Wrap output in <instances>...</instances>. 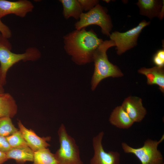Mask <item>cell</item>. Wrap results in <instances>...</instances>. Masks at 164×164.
I'll return each instance as SVG.
<instances>
[{
  "label": "cell",
  "instance_id": "3",
  "mask_svg": "<svg viewBox=\"0 0 164 164\" xmlns=\"http://www.w3.org/2000/svg\"><path fill=\"white\" fill-rule=\"evenodd\" d=\"M115 46L111 40L103 41L95 52L93 57L94 69L91 80V89L94 90L100 81L110 77H118L123 74L116 66L108 60L107 51L110 47Z\"/></svg>",
  "mask_w": 164,
  "mask_h": 164
},
{
  "label": "cell",
  "instance_id": "6",
  "mask_svg": "<svg viewBox=\"0 0 164 164\" xmlns=\"http://www.w3.org/2000/svg\"><path fill=\"white\" fill-rule=\"evenodd\" d=\"M92 25L100 26L102 33L109 36L112 28L110 16L104 9L99 4L92 9L81 14L79 20L75 24L76 30H79Z\"/></svg>",
  "mask_w": 164,
  "mask_h": 164
},
{
  "label": "cell",
  "instance_id": "23",
  "mask_svg": "<svg viewBox=\"0 0 164 164\" xmlns=\"http://www.w3.org/2000/svg\"><path fill=\"white\" fill-rule=\"evenodd\" d=\"M0 32L3 36L8 39L10 38L12 35V33L9 28L1 21V19H0Z\"/></svg>",
  "mask_w": 164,
  "mask_h": 164
},
{
  "label": "cell",
  "instance_id": "8",
  "mask_svg": "<svg viewBox=\"0 0 164 164\" xmlns=\"http://www.w3.org/2000/svg\"><path fill=\"white\" fill-rule=\"evenodd\" d=\"M104 133L100 132L93 139L94 155L91 159L90 164H120V154L117 152H106L102 143Z\"/></svg>",
  "mask_w": 164,
  "mask_h": 164
},
{
  "label": "cell",
  "instance_id": "2",
  "mask_svg": "<svg viewBox=\"0 0 164 164\" xmlns=\"http://www.w3.org/2000/svg\"><path fill=\"white\" fill-rule=\"evenodd\" d=\"M12 45L8 39L0 34V77L2 85L6 83L8 71L15 63L20 61H35L39 59L41 53L37 48L31 47L25 52L17 54L11 51Z\"/></svg>",
  "mask_w": 164,
  "mask_h": 164
},
{
  "label": "cell",
  "instance_id": "10",
  "mask_svg": "<svg viewBox=\"0 0 164 164\" xmlns=\"http://www.w3.org/2000/svg\"><path fill=\"white\" fill-rule=\"evenodd\" d=\"M19 130L26 142L28 146L34 152L50 146L47 141L51 139L50 136L41 137L37 135L33 131L26 128L20 120L18 122Z\"/></svg>",
  "mask_w": 164,
  "mask_h": 164
},
{
  "label": "cell",
  "instance_id": "12",
  "mask_svg": "<svg viewBox=\"0 0 164 164\" xmlns=\"http://www.w3.org/2000/svg\"><path fill=\"white\" fill-rule=\"evenodd\" d=\"M140 14L150 19L157 17L160 19L164 16V2L158 0H139L136 3Z\"/></svg>",
  "mask_w": 164,
  "mask_h": 164
},
{
  "label": "cell",
  "instance_id": "15",
  "mask_svg": "<svg viewBox=\"0 0 164 164\" xmlns=\"http://www.w3.org/2000/svg\"><path fill=\"white\" fill-rule=\"evenodd\" d=\"M34 152L28 146H22L11 148L5 153L7 159H12L19 164L26 162H32Z\"/></svg>",
  "mask_w": 164,
  "mask_h": 164
},
{
  "label": "cell",
  "instance_id": "9",
  "mask_svg": "<svg viewBox=\"0 0 164 164\" xmlns=\"http://www.w3.org/2000/svg\"><path fill=\"white\" fill-rule=\"evenodd\" d=\"M34 6L30 1L20 0L10 1L0 0V19L10 14H14L21 18L32 12Z\"/></svg>",
  "mask_w": 164,
  "mask_h": 164
},
{
  "label": "cell",
  "instance_id": "7",
  "mask_svg": "<svg viewBox=\"0 0 164 164\" xmlns=\"http://www.w3.org/2000/svg\"><path fill=\"white\" fill-rule=\"evenodd\" d=\"M150 24V22L143 20L137 26L125 32L115 31L110 34V39L114 42L116 47L117 54L121 55L135 46L142 29Z\"/></svg>",
  "mask_w": 164,
  "mask_h": 164
},
{
  "label": "cell",
  "instance_id": "21",
  "mask_svg": "<svg viewBox=\"0 0 164 164\" xmlns=\"http://www.w3.org/2000/svg\"><path fill=\"white\" fill-rule=\"evenodd\" d=\"M83 11H89L98 4L99 1L97 0H78Z\"/></svg>",
  "mask_w": 164,
  "mask_h": 164
},
{
  "label": "cell",
  "instance_id": "17",
  "mask_svg": "<svg viewBox=\"0 0 164 164\" xmlns=\"http://www.w3.org/2000/svg\"><path fill=\"white\" fill-rule=\"evenodd\" d=\"M63 10V15L65 19L72 17L76 19H79L83 11L78 0H60Z\"/></svg>",
  "mask_w": 164,
  "mask_h": 164
},
{
  "label": "cell",
  "instance_id": "1",
  "mask_svg": "<svg viewBox=\"0 0 164 164\" xmlns=\"http://www.w3.org/2000/svg\"><path fill=\"white\" fill-rule=\"evenodd\" d=\"M63 39L65 50L79 65L93 62L95 52L103 41L92 29L87 31L85 28L74 30Z\"/></svg>",
  "mask_w": 164,
  "mask_h": 164
},
{
  "label": "cell",
  "instance_id": "16",
  "mask_svg": "<svg viewBox=\"0 0 164 164\" xmlns=\"http://www.w3.org/2000/svg\"><path fill=\"white\" fill-rule=\"evenodd\" d=\"M17 110L16 101L11 94L5 92L0 94V118H12L16 114Z\"/></svg>",
  "mask_w": 164,
  "mask_h": 164
},
{
  "label": "cell",
  "instance_id": "24",
  "mask_svg": "<svg viewBox=\"0 0 164 164\" xmlns=\"http://www.w3.org/2000/svg\"><path fill=\"white\" fill-rule=\"evenodd\" d=\"M11 148L6 137L0 135V151L5 153Z\"/></svg>",
  "mask_w": 164,
  "mask_h": 164
},
{
  "label": "cell",
  "instance_id": "22",
  "mask_svg": "<svg viewBox=\"0 0 164 164\" xmlns=\"http://www.w3.org/2000/svg\"><path fill=\"white\" fill-rule=\"evenodd\" d=\"M153 62L156 66L164 67V49L158 50L153 56Z\"/></svg>",
  "mask_w": 164,
  "mask_h": 164
},
{
  "label": "cell",
  "instance_id": "13",
  "mask_svg": "<svg viewBox=\"0 0 164 164\" xmlns=\"http://www.w3.org/2000/svg\"><path fill=\"white\" fill-rule=\"evenodd\" d=\"M138 73L146 76L147 83L149 85H157L159 89L164 92V67L155 66L151 68L142 67L138 70Z\"/></svg>",
  "mask_w": 164,
  "mask_h": 164
},
{
  "label": "cell",
  "instance_id": "20",
  "mask_svg": "<svg viewBox=\"0 0 164 164\" xmlns=\"http://www.w3.org/2000/svg\"><path fill=\"white\" fill-rule=\"evenodd\" d=\"M11 148L22 146H28V145L19 130L6 137Z\"/></svg>",
  "mask_w": 164,
  "mask_h": 164
},
{
  "label": "cell",
  "instance_id": "18",
  "mask_svg": "<svg viewBox=\"0 0 164 164\" xmlns=\"http://www.w3.org/2000/svg\"><path fill=\"white\" fill-rule=\"evenodd\" d=\"M32 162V164H59L54 154L48 148L34 152Z\"/></svg>",
  "mask_w": 164,
  "mask_h": 164
},
{
  "label": "cell",
  "instance_id": "14",
  "mask_svg": "<svg viewBox=\"0 0 164 164\" xmlns=\"http://www.w3.org/2000/svg\"><path fill=\"white\" fill-rule=\"evenodd\" d=\"M109 121L111 125L122 129L130 128L134 123L121 106H117L113 110Z\"/></svg>",
  "mask_w": 164,
  "mask_h": 164
},
{
  "label": "cell",
  "instance_id": "4",
  "mask_svg": "<svg viewBox=\"0 0 164 164\" xmlns=\"http://www.w3.org/2000/svg\"><path fill=\"white\" fill-rule=\"evenodd\" d=\"M60 147L54 154L59 164H84L75 139L67 134L63 124L58 131Z\"/></svg>",
  "mask_w": 164,
  "mask_h": 164
},
{
  "label": "cell",
  "instance_id": "11",
  "mask_svg": "<svg viewBox=\"0 0 164 164\" xmlns=\"http://www.w3.org/2000/svg\"><path fill=\"white\" fill-rule=\"evenodd\" d=\"M121 106L134 122H141L146 114L142 100L138 97H128L124 100Z\"/></svg>",
  "mask_w": 164,
  "mask_h": 164
},
{
  "label": "cell",
  "instance_id": "5",
  "mask_svg": "<svg viewBox=\"0 0 164 164\" xmlns=\"http://www.w3.org/2000/svg\"><path fill=\"white\" fill-rule=\"evenodd\" d=\"M164 139L163 135L158 141L147 139L140 148H132L124 142L121 143V146L125 152L135 155L141 164H164L163 156L158 149L159 145Z\"/></svg>",
  "mask_w": 164,
  "mask_h": 164
},
{
  "label": "cell",
  "instance_id": "25",
  "mask_svg": "<svg viewBox=\"0 0 164 164\" xmlns=\"http://www.w3.org/2000/svg\"><path fill=\"white\" fill-rule=\"evenodd\" d=\"M8 160L5 153L0 151V164H3Z\"/></svg>",
  "mask_w": 164,
  "mask_h": 164
},
{
  "label": "cell",
  "instance_id": "26",
  "mask_svg": "<svg viewBox=\"0 0 164 164\" xmlns=\"http://www.w3.org/2000/svg\"><path fill=\"white\" fill-rule=\"evenodd\" d=\"M3 86H4L2 83L0 77V94L4 92L5 90Z\"/></svg>",
  "mask_w": 164,
  "mask_h": 164
},
{
  "label": "cell",
  "instance_id": "19",
  "mask_svg": "<svg viewBox=\"0 0 164 164\" xmlns=\"http://www.w3.org/2000/svg\"><path fill=\"white\" fill-rule=\"evenodd\" d=\"M11 118L7 117L0 118V135L7 137L19 130L13 124Z\"/></svg>",
  "mask_w": 164,
  "mask_h": 164
}]
</instances>
